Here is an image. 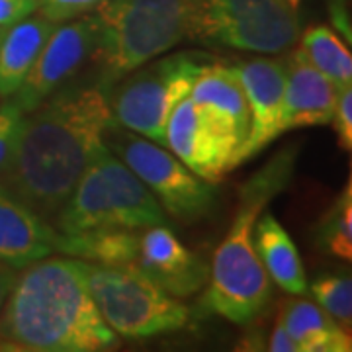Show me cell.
Segmentation results:
<instances>
[{"label":"cell","instance_id":"cell-1","mask_svg":"<svg viewBox=\"0 0 352 352\" xmlns=\"http://www.w3.org/2000/svg\"><path fill=\"white\" fill-rule=\"evenodd\" d=\"M112 124L106 90L76 87L55 92L24 113L0 186L53 223Z\"/></svg>","mask_w":352,"mask_h":352},{"label":"cell","instance_id":"cell-2","mask_svg":"<svg viewBox=\"0 0 352 352\" xmlns=\"http://www.w3.org/2000/svg\"><path fill=\"white\" fill-rule=\"evenodd\" d=\"M90 263L45 256L18 270L0 311V351L100 352L120 339L88 288Z\"/></svg>","mask_w":352,"mask_h":352},{"label":"cell","instance_id":"cell-3","mask_svg":"<svg viewBox=\"0 0 352 352\" xmlns=\"http://www.w3.org/2000/svg\"><path fill=\"white\" fill-rule=\"evenodd\" d=\"M294 164V151L278 153L241 186L239 210L214 254L201 311L237 325H249L263 315L272 298V280L254 251L252 229L268 201L289 184Z\"/></svg>","mask_w":352,"mask_h":352},{"label":"cell","instance_id":"cell-4","mask_svg":"<svg viewBox=\"0 0 352 352\" xmlns=\"http://www.w3.org/2000/svg\"><path fill=\"white\" fill-rule=\"evenodd\" d=\"M192 0H104L96 8V45L106 90L127 73L188 39Z\"/></svg>","mask_w":352,"mask_h":352},{"label":"cell","instance_id":"cell-5","mask_svg":"<svg viewBox=\"0 0 352 352\" xmlns=\"http://www.w3.org/2000/svg\"><path fill=\"white\" fill-rule=\"evenodd\" d=\"M166 212L106 145L90 161L51 226L61 235L164 226Z\"/></svg>","mask_w":352,"mask_h":352},{"label":"cell","instance_id":"cell-6","mask_svg":"<svg viewBox=\"0 0 352 352\" xmlns=\"http://www.w3.org/2000/svg\"><path fill=\"white\" fill-rule=\"evenodd\" d=\"M214 61L217 57L204 51H178L127 73L106 88L113 124L166 147L170 113Z\"/></svg>","mask_w":352,"mask_h":352},{"label":"cell","instance_id":"cell-7","mask_svg":"<svg viewBox=\"0 0 352 352\" xmlns=\"http://www.w3.org/2000/svg\"><path fill=\"white\" fill-rule=\"evenodd\" d=\"M302 24L286 0H192L188 39L264 55L284 53L298 41Z\"/></svg>","mask_w":352,"mask_h":352},{"label":"cell","instance_id":"cell-8","mask_svg":"<svg viewBox=\"0 0 352 352\" xmlns=\"http://www.w3.org/2000/svg\"><path fill=\"white\" fill-rule=\"evenodd\" d=\"M88 288L102 319L126 339L173 333L190 319L188 305L166 294L135 266L90 264Z\"/></svg>","mask_w":352,"mask_h":352},{"label":"cell","instance_id":"cell-9","mask_svg":"<svg viewBox=\"0 0 352 352\" xmlns=\"http://www.w3.org/2000/svg\"><path fill=\"white\" fill-rule=\"evenodd\" d=\"M104 145L151 190L166 215L192 223L215 208L217 188L214 182L192 173L163 145L113 124V120L104 131Z\"/></svg>","mask_w":352,"mask_h":352},{"label":"cell","instance_id":"cell-10","mask_svg":"<svg viewBox=\"0 0 352 352\" xmlns=\"http://www.w3.org/2000/svg\"><path fill=\"white\" fill-rule=\"evenodd\" d=\"M96 45V20L82 16L55 25L53 34L39 51L36 63L25 75L22 87L12 96L24 113L38 108L53 96L92 57Z\"/></svg>","mask_w":352,"mask_h":352},{"label":"cell","instance_id":"cell-11","mask_svg":"<svg viewBox=\"0 0 352 352\" xmlns=\"http://www.w3.org/2000/svg\"><path fill=\"white\" fill-rule=\"evenodd\" d=\"M233 71L239 78L251 112L249 135L237 155V166L282 135V110L286 87V59L254 57L233 61Z\"/></svg>","mask_w":352,"mask_h":352},{"label":"cell","instance_id":"cell-12","mask_svg":"<svg viewBox=\"0 0 352 352\" xmlns=\"http://www.w3.org/2000/svg\"><path fill=\"white\" fill-rule=\"evenodd\" d=\"M166 149L192 173L214 184L233 170L235 147L210 124L190 96L178 102L168 118Z\"/></svg>","mask_w":352,"mask_h":352},{"label":"cell","instance_id":"cell-13","mask_svg":"<svg viewBox=\"0 0 352 352\" xmlns=\"http://www.w3.org/2000/svg\"><path fill=\"white\" fill-rule=\"evenodd\" d=\"M133 266L178 300L198 294L210 278V266L196 252L186 249L166 226L141 231Z\"/></svg>","mask_w":352,"mask_h":352},{"label":"cell","instance_id":"cell-14","mask_svg":"<svg viewBox=\"0 0 352 352\" xmlns=\"http://www.w3.org/2000/svg\"><path fill=\"white\" fill-rule=\"evenodd\" d=\"M190 98L198 104V108L210 120V124L235 147V168L237 155L249 135L251 112L233 67L219 63V59L208 65L196 78Z\"/></svg>","mask_w":352,"mask_h":352},{"label":"cell","instance_id":"cell-15","mask_svg":"<svg viewBox=\"0 0 352 352\" xmlns=\"http://www.w3.org/2000/svg\"><path fill=\"white\" fill-rule=\"evenodd\" d=\"M337 98V87L315 69L302 47L292 51L286 59L282 133L298 127L331 124Z\"/></svg>","mask_w":352,"mask_h":352},{"label":"cell","instance_id":"cell-16","mask_svg":"<svg viewBox=\"0 0 352 352\" xmlns=\"http://www.w3.org/2000/svg\"><path fill=\"white\" fill-rule=\"evenodd\" d=\"M59 233L0 186V263L24 268L57 252Z\"/></svg>","mask_w":352,"mask_h":352},{"label":"cell","instance_id":"cell-17","mask_svg":"<svg viewBox=\"0 0 352 352\" xmlns=\"http://www.w3.org/2000/svg\"><path fill=\"white\" fill-rule=\"evenodd\" d=\"M55 25L51 20L28 16L4 30L0 38V98L8 100L22 87L25 75L36 63L39 51L47 43Z\"/></svg>","mask_w":352,"mask_h":352},{"label":"cell","instance_id":"cell-18","mask_svg":"<svg viewBox=\"0 0 352 352\" xmlns=\"http://www.w3.org/2000/svg\"><path fill=\"white\" fill-rule=\"evenodd\" d=\"M252 243L272 282L292 296H303L307 292V276L298 247L270 212L256 217Z\"/></svg>","mask_w":352,"mask_h":352},{"label":"cell","instance_id":"cell-19","mask_svg":"<svg viewBox=\"0 0 352 352\" xmlns=\"http://www.w3.org/2000/svg\"><path fill=\"white\" fill-rule=\"evenodd\" d=\"M280 317L288 333L298 342L300 352H349L351 333L315 302L294 298L282 303Z\"/></svg>","mask_w":352,"mask_h":352},{"label":"cell","instance_id":"cell-20","mask_svg":"<svg viewBox=\"0 0 352 352\" xmlns=\"http://www.w3.org/2000/svg\"><path fill=\"white\" fill-rule=\"evenodd\" d=\"M141 231L108 229L78 235H61L57 252L100 266H133L138 261Z\"/></svg>","mask_w":352,"mask_h":352},{"label":"cell","instance_id":"cell-21","mask_svg":"<svg viewBox=\"0 0 352 352\" xmlns=\"http://www.w3.org/2000/svg\"><path fill=\"white\" fill-rule=\"evenodd\" d=\"M302 50L315 69H319L337 90L352 85V55L349 43L323 24L311 25L303 32Z\"/></svg>","mask_w":352,"mask_h":352},{"label":"cell","instance_id":"cell-22","mask_svg":"<svg viewBox=\"0 0 352 352\" xmlns=\"http://www.w3.org/2000/svg\"><path fill=\"white\" fill-rule=\"evenodd\" d=\"M317 243L329 254L351 263L352 258V186L351 180L321 217L317 229Z\"/></svg>","mask_w":352,"mask_h":352},{"label":"cell","instance_id":"cell-23","mask_svg":"<svg viewBox=\"0 0 352 352\" xmlns=\"http://www.w3.org/2000/svg\"><path fill=\"white\" fill-rule=\"evenodd\" d=\"M317 305H321L340 327L351 333L352 327V282L351 276L327 274L315 278L309 286Z\"/></svg>","mask_w":352,"mask_h":352},{"label":"cell","instance_id":"cell-24","mask_svg":"<svg viewBox=\"0 0 352 352\" xmlns=\"http://www.w3.org/2000/svg\"><path fill=\"white\" fill-rule=\"evenodd\" d=\"M104 0H39L38 14L53 24H63L88 12H94Z\"/></svg>","mask_w":352,"mask_h":352},{"label":"cell","instance_id":"cell-25","mask_svg":"<svg viewBox=\"0 0 352 352\" xmlns=\"http://www.w3.org/2000/svg\"><path fill=\"white\" fill-rule=\"evenodd\" d=\"M24 120V112L16 106L12 98L4 100L0 106V173L8 161V155L12 151L14 139Z\"/></svg>","mask_w":352,"mask_h":352},{"label":"cell","instance_id":"cell-26","mask_svg":"<svg viewBox=\"0 0 352 352\" xmlns=\"http://www.w3.org/2000/svg\"><path fill=\"white\" fill-rule=\"evenodd\" d=\"M331 124L335 126V133L339 138V147L342 151L352 149V88L339 90V98L335 106V113Z\"/></svg>","mask_w":352,"mask_h":352},{"label":"cell","instance_id":"cell-27","mask_svg":"<svg viewBox=\"0 0 352 352\" xmlns=\"http://www.w3.org/2000/svg\"><path fill=\"white\" fill-rule=\"evenodd\" d=\"M39 0H0V28H10L38 12Z\"/></svg>","mask_w":352,"mask_h":352},{"label":"cell","instance_id":"cell-28","mask_svg":"<svg viewBox=\"0 0 352 352\" xmlns=\"http://www.w3.org/2000/svg\"><path fill=\"white\" fill-rule=\"evenodd\" d=\"M268 351L272 352H300L298 342L294 340V337L288 333V329L284 325L282 317L278 315L276 323L272 327V335L268 340Z\"/></svg>","mask_w":352,"mask_h":352},{"label":"cell","instance_id":"cell-29","mask_svg":"<svg viewBox=\"0 0 352 352\" xmlns=\"http://www.w3.org/2000/svg\"><path fill=\"white\" fill-rule=\"evenodd\" d=\"M329 12H331V18H333V24H335V28L339 30L344 38H346V43H351V39H352L351 16H349V12H346V8H344V0H333V2H331Z\"/></svg>","mask_w":352,"mask_h":352},{"label":"cell","instance_id":"cell-30","mask_svg":"<svg viewBox=\"0 0 352 352\" xmlns=\"http://www.w3.org/2000/svg\"><path fill=\"white\" fill-rule=\"evenodd\" d=\"M16 276H18V268L0 263V311H2V305L6 302L14 282H16Z\"/></svg>","mask_w":352,"mask_h":352},{"label":"cell","instance_id":"cell-31","mask_svg":"<svg viewBox=\"0 0 352 352\" xmlns=\"http://www.w3.org/2000/svg\"><path fill=\"white\" fill-rule=\"evenodd\" d=\"M286 2H288L289 6H294V8H298V4H300L302 0H286Z\"/></svg>","mask_w":352,"mask_h":352},{"label":"cell","instance_id":"cell-32","mask_svg":"<svg viewBox=\"0 0 352 352\" xmlns=\"http://www.w3.org/2000/svg\"><path fill=\"white\" fill-rule=\"evenodd\" d=\"M4 30H6V28H0V38H2V34H4Z\"/></svg>","mask_w":352,"mask_h":352}]
</instances>
